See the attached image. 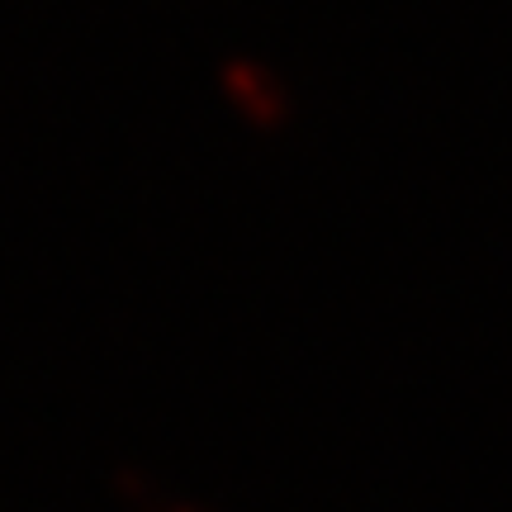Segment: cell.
Segmentation results:
<instances>
[{
	"mask_svg": "<svg viewBox=\"0 0 512 512\" xmlns=\"http://www.w3.org/2000/svg\"><path fill=\"white\" fill-rule=\"evenodd\" d=\"M214 81H219V95H223V105H228V114H233L247 133H256V138L290 133L294 114H299V100H294V86L275 72L271 62L247 57V53L223 57Z\"/></svg>",
	"mask_w": 512,
	"mask_h": 512,
	"instance_id": "1",
	"label": "cell"
}]
</instances>
